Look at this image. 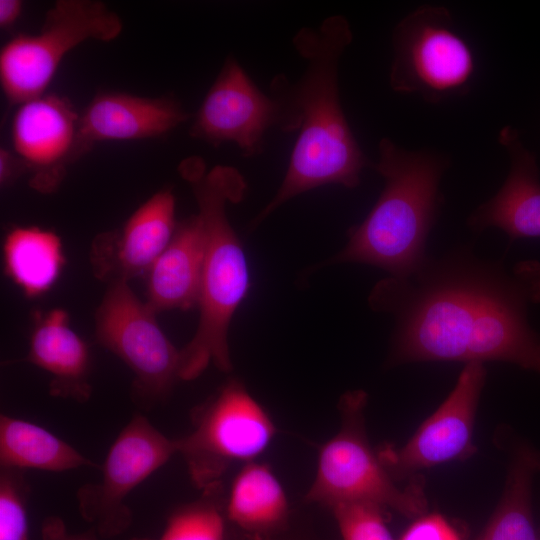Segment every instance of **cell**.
Returning a JSON list of instances; mask_svg holds the SVG:
<instances>
[{
    "instance_id": "2e32d148",
    "label": "cell",
    "mask_w": 540,
    "mask_h": 540,
    "mask_svg": "<svg viewBox=\"0 0 540 540\" xmlns=\"http://www.w3.org/2000/svg\"><path fill=\"white\" fill-rule=\"evenodd\" d=\"M187 117L179 103L169 98L100 93L79 114L76 159L97 142L160 136Z\"/></svg>"
},
{
    "instance_id": "30bf717a",
    "label": "cell",
    "mask_w": 540,
    "mask_h": 540,
    "mask_svg": "<svg viewBox=\"0 0 540 540\" xmlns=\"http://www.w3.org/2000/svg\"><path fill=\"white\" fill-rule=\"evenodd\" d=\"M174 454L176 439L162 434L145 416L134 415L110 446L100 480L77 491L83 519L102 537L124 532L132 521L127 496Z\"/></svg>"
},
{
    "instance_id": "7402d4cb",
    "label": "cell",
    "mask_w": 540,
    "mask_h": 540,
    "mask_svg": "<svg viewBox=\"0 0 540 540\" xmlns=\"http://www.w3.org/2000/svg\"><path fill=\"white\" fill-rule=\"evenodd\" d=\"M540 471V452L518 448L503 497L478 540H537L531 509L532 482Z\"/></svg>"
},
{
    "instance_id": "5bb4252c",
    "label": "cell",
    "mask_w": 540,
    "mask_h": 540,
    "mask_svg": "<svg viewBox=\"0 0 540 540\" xmlns=\"http://www.w3.org/2000/svg\"><path fill=\"white\" fill-rule=\"evenodd\" d=\"M176 227L174 195L171 190H160L129 217L121 231L102 234L94 241L96 276L114 283L146 275Z\"/></svg>"
},
{
    "instance_id": "ac0fdd59",
    "label": "cell",
    "mask_w": 540,
    "mask_h": 540,
    "mask_svg": "<svg viewBox=\"0 0 540 540\" xmlns=\"http://www.w3.org/2000/svg\"><path fill=\"white\" fill-rule=\"evenodd\" d=\"M204 254L205 234L197 214L177 225L168 246L146 273V303L155 313L198 305Z\"/></svg>"
},
{
    "instance_id": "8992f818",
    "label": "cell",
    "mask_w": 540,
    "mask_h": 540,
    "mask_svg": "<svg viewBox=\"0 0 540 540\" xmlns=\"http://www.w3.org/2000/svg\"><path fill=\"white\" fill-rule=\"evenodd\" d=\"M276 433L266 410L238 380L225 383L192 413V430L176 439L194 486L201 491L221 484L236 463L255 461Z\"/></svg>"
},
{
    "instance_id": "ffe728a7",
    "label": "cell",
    "mask_w": 540,
    "mask_h": 540,
    "mask_svg": "<svg viewBox=\"0 0 540 540\" xmlns=\"http://www.w3.org/2000/svg\"><path fill=\"white\" fill-rule=\"evenodd\" d=\"M0 466L64 472L97 466L73 446L32 422L0 416Z\"/></svg>"
},
{
    "instance_id": "3957f363",
    "label": "cell",
    "mask_w": 540,
    "mask_h": 540,
    "mask_svg": "<svg viewBox=\"0 0 540 540\" xmlns=\"http://www.w3.org/2000/svg\"><path fill=\"white\" fill-rule=\"evenodd\" d=\"M181 173L192 187L205 234L200 318L194 336L180 349L179 377L189 381L211 363L223 372L232 370L229 326L250 282L243 248L226 215L227 202H238L244 196L242 175L224 165L205 171L198 158L183 163Z\"/></svg>"
},
{
    "instance_id": "d4e9b609",
    "label": "cell",
    "mask_w": 540,
    "mask_h": 540,
    "mask_svg": "<svg viewBox=\"0 0 540 540\" xmlns=\"http://www.w3.org/2000/svg\"><path fill=\"white\" fill-rule=\"evenodd\" d=\"M342 540H394L381 506L367 502L340 503L330 508Z\"/></svg>"
},
{
    "instance_id": "7c38bea8",
    "label": "cell",
    "mask_w": 540,
    "mask_h": 540,
    "mask_svg": "<svg viewBox=\"0 0 540 540\" xmlns=\"http://www.w3.org/2000/svg\"><path fill=\"white\" fill-rule=\"evenodd\" d=\"M280 108L235 59H228L200 106L191 135L219 145L235 143L244 156L260 153L265 132L279 127Z\"/></svg>"
},
{
    "instance_id": "f1b7e54d",
    "label": "cell",
    "mask_w": 540,
    "mask_h": 540,
    "mask_svg": "<svg viewBox=\"0 0 540 540\" xmlns=\"http://www.w3.org/2000/svg\"><path fill=\"white\" fill-rule=\"evenodd\" d=\"M22 2L19 0L0 1V26L1 28L11 27L20 17L22 12Z\"/></svg>"
},
{
    "instance_id": "9c48e42d",
    "label": "cell",
    "mask_w": 540,
    "mask_h": 540,
    "mask_svg": "<svg viewBox=\"0 0 540 540\" xmlns=\"http://www.w3.org/2000/svg\"><path fill=\"white\" fill-rule=\"evenodd\" d=\"M155 315L128 282L110 283L96 313L97 340L132 371L133 400L144 409L167 399L180 380V350L167 338Z\"/></svg>"
},
{
    "instance_id": "277c9868",
    "label": "cell",
    "mask_w": 540,
    "mask_h": 540,
    "mask_svg": "<svg viewBox=\"0 0 540 540\" xmlns=\"http://www.w3.org/2000/svg\"><path fill=\"white\" fill-rule=\"evenodd\" d=\"M448 166L437 153L409 151L383 138L374 165L384 188L348 242L327 264L362 263L402 277L428 255L426 243L441 205L439 184Z\"/></svg>"
},
{
    "instance_id": "83f0119b",
    "label": "cell",
    "mask_w": 540,
    "mask_h": 540,
    "mask_svg": "<svg viewBox=\"0 0 540 540\" xmlns=\"http://www.w3.org/2000/svg\"><path fill=\"white\" fill-rule=\"evenodd\" d=\"M27 170L24 162L16 153L0 149V181L2 184L11 182L19 173Z\"/></svg>"
},
{
    "instance_id": "4316f807",
    "label": "cell",
    "mask_w": 540,
    "mask_h": 540,
    "mask_svg": "<svg viewBox=\"0 0 540 540\" xmlns=\"http://www.w3.org/2000/svg\"><path fill=\"white\" fill-rule=\"evenodd\" d=\"M93 528L82 534H69L60 518L51 517L42 526V540H101Z\"/></svg>"
},
{
    "instance_id": "6da1fadb",
    "label": "cell",
    "mask_w": 540,
    "mask_h": 540,
    "mask_svg": "<svg viewBox=\"0 0 540 540\" xmlns=\"http://www.w3.org/2000/svg\"><path fill=\"white\" fill-rule=\"evenodd\" d=\"M539 303L538 260L507 266L464 244L380 280L368 297L372 310L394 317L390 366L503 361L540 374V334L528 321Z\"/></svg>"
},
{
    "instance_id": "7a4b0ae2",
    "label": "cell",
    "mask_w": 540,
    "mask_h": 540,
    "mask_svg": "<svg viewBox=\"0 0 540 540\" xmlns=\"http://www.w3.org/2000/svg\"><path fill=\"white\" fill-rule=\"evenodd\" d=\"M347 19L330 16L318 28H301L293 38L307 65L290 84L278 76L272 96L280 107L279 128L298 132L285 177L274 197L252 221L255 228L297 195L327 184L356 188L368 160L358 145L339 99L338 65L352 41Z\"/></svg>"
},
{
    "instance_id": "52a82bcc",
    "label": "cell",
    "mask_w": 540,
    "mask_h": 540,
    "mask_svg": "<svg viewBox=\"0 0 540 540\" xmlns=\"http://www.w3.org/2000/svg\"><path fill=\"white\" fill-rule=\"evenodd\" d=\"M393 50L389 80L395 92L439 103L469 89L475 57L446 7L423 5L405 16L394 30Z\"/></svg>"
},
{
    "instance_id": "484cf974",
    "label": "cell",
    "mask_w": 540,
    "mask_h": 540,
    "mask_svg": "<svg viewBox=\"0 0 540 540\" xmlns=\"http://www.w3.org/2000/svg\"><path fill=\"white\" fill-rule=\"evenodd\" d=\"M400 540H462L456 529L440 514L416 518Z\"/></svg>"
},
{
    "instance_id": "4fadbf2b",
    "label": "cell",
    "mask_w": 540,
    "mask_h": 540,
    "mask_svg": "<svg viewBox=\"0 0 540 540\" xmlns=\"http://www.w3.org/2000/svg\"><path fill=\"white\" fill-rule=\"evenodd\" d=\"M79 114L60 96L44 94L19 105L12 121L15 153L33 172L31 185L51 192L76 160Z\"/></svg>"
},
{
    "instance_id": "ba28073f",
    "label": "cell",
    "mask_w": 540,
    "mask_h": 540,
    "mask_svg": "<svg viewBox=\"0 0 540 540\" xmlns=\"http://www.w3.org/2000/svg\"><path fill=\"white\" fill-rule=\"evenodd\" d=\"M122 30L116 13L91 0H60L36 34H19L0 52V81L11 104L44 95L64 56L84 41H110Z\"/></svg>"
},
{
    "instance_id": "8fae6325",
    "label": "cell",
    "mask_w": 540,
    "mask_h": 540,
    "mask_svg": "<svg viewBox=\"0 0 540 540\" xmlns=\"http://www.w3.org/2000/svg\"><path fill=\"white\" fill-rule=\"evenodd\" d=\"M486 378L483 363L465 364L453 390L400 449H385L379 458L391 476L442 464L471 451L477 405Z\"/></svg>"
},
{
    "instance_id": "5b68a950",
    "label": "cell",
    "mask_w": 540,
    "mask_h": 540,
    "mask_svg": "<svg viewBox=\"0 0 540 540\" xmlns=\"http://www.w3.org/2000/svg\"><path fill=\"white\" fill-rule=\"evenodd\" d=\"M365 404L361 391L342 398L340 429L320 448L315 478L306 497L329 508L367 502L418 518L427 510L424 492L416 484L398 487L375 455L365 431Z\"/></svg>"
},
{
    "instance_id": "d6986e66",
    "label": "cell",
    "mask_w": 540,
    "mask_h": 540,
    "mask_svg": "<svg viewBox=\"0 0 540 540\" xmlns=\"http://www.w3.org/2000/svg\"><path fill=\"white\" fill-rule=\"evenodd\" d=\"M228 526L256 540H276L289 524L286 492L269 466L250 462L235 476L225 498Z\"/></svg>"
},
{
    "instance_id": "603a6c76",
    "label": "cell",
    "mask_w": 540,
    "mask_h": 540,
    "mask_svg": "<svg viewBox=\"0 0 540 540\" xmlns=\"http://www.w3.org/2000/svg\"><path fill=\"white\" fill-rule=\"evenodd\" d=\"M225 498L221 484L202 491L195 501L175 509L156 539L130 540H228Z\"/></svg>"
},
{
    "instance_id": "e0dca14e",
    "label": "cell",
    "mask_w": 540,
    "mask_h": 540,
    "mask_svg": "<svg viewBox=\"0 0 540 540\" xmlns=\"http://www.w3.org/2000/svg\"><path fill=\"white\" fill-rule=\"evenodd\" d=\"M26 360L51 375L52 396L80 403L89 400V349L71 328L66 311L54 309L36 315Z\"/></svg>"
},
{
    "instance_id": "cb8c5ba5",
    "label": "cell",
    "mask_w": 540,
    "mask_h": 540,
    "mask_svg": "<svg viewBox=\"0 0 540 540\" xmlns=\"http://www.w3.org/2000/svg\"><path fill=\"white\" fill-rule=\"evenodd\" d=\"M21 471L1 468L0 540H30L27 512L29 486Z\"/></svg>"
},
{
    "instance_id": "9a60e30c",
    "label": "cell",
    "mask_w": 540,
    "mask_h": 540,
    "mask_svg": "<svg viewBox=\"0 0 540 540\" xmlns=\"http://www.w3.org/2000/svg\"><path fill=\"white\" fill-rule=\"evenodd\" d=\"M498 140L510 156V171L498 192L468 217L475 232L497 228L509 238H540V175L535 155L522 143L519 132L505 126Z\"/></svg>"
},
{
    "instance_id": "44dd1931",
    "label": "cell",
    "mask_w": 540,
    "mask_h": 540,
    "mask_svg": "<svg viewBox=\"0 0 540 540\" xmlns=\"http://www.w3.org/2000/svg\"><path fill=\"white\" fill-rule=\"evenodd\" d=\"M3 249L6 273L31 297L51 288L65 262L60 238L38 227L12 229Z\"/></svg>"
}]
</instances>
